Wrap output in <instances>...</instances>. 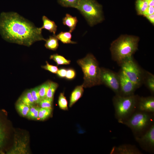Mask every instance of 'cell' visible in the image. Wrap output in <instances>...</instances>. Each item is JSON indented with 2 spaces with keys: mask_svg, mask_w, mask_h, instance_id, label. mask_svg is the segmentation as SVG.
<instances>
[{
  "mask_svg": "<svg viewBox=\"0 0 154 154\" xmlns=\"http://www.w3.org/2000/svg\"><path fill=\"white\" fill-rule=\"evenodd\" d=\"M0 34L6 41L29 46L35 42L46 40L40 28L17 13H1Z\"/></svg>",
  "mask_w": 154,
  "mask_h": 154,
  "instance_id": "cell-1",
  "label": "cell"
},
{
  "mask_svg": "<svg viewBox=\"0 0 154 154\" xmlns=\"http://www.w3.org/2000/svg\"><path fill=\"white\" fill-rule=\"evenodd\" d=\"M139 37L121 36L111 43L110 48L112 58L119 65L126 59L133 56L138 50Z\"/></svg>",
  "mask_w": 154,
  "mask_h": 154,
  "instance_id": "cell-2",
  "label": "cell"
},
{
  "mask_svg": "<svg viewBox=\"0 0 154 154\" xmlns=\"http://www.w3.org/2000/svg\"><path fill=\"white\" fill-rule=\"evenodd\" d=\"M77 63L84 73V87L90 88L101 84V68L92 54H87L84 58L78 60Z\"/></svg>",
  "mask_w": 154,
  "mask_h": 154,
  "instance_id": "cell-3",
  "label": "cell"
},
{
  "mask_svg": "<svg viewBox=\"0 0 154 154\" xmlns=\"http://www.w3.org/2000/svg\"><path fill=\"white\" fill-rule=\"evenodd\" d=\"M139 96L134 94L127 96L116 94L113 97L115 116L119 123H122L135 112Z\"/></svg>",
  "mask_w": 154,
  "mask_h": 154,
  "instance_id": "cell-4",
  "label": "cell"
},
{
  "mask_svg": "<svg viewBox=\"0 0 154 154\" xmlns=\"http://www.w3.org/2000/svg\"><path fill=\"white\" fill-rule=\"evenodd\" d=\"M93 26L104 20L102 6L96 0H80L76 8Z\"/></svg>",
  "mask_w": 154,
  "mask_h": 154,
  "instance_id": "cell-5",
  "label": "cell"
},
{
  "mask_svg": "<svg viewBox=\"0 0 154 154\" xmlns=\"http://www.w3.org/2000/svg\"><path fill=\"white\" fill-rule=\"evenodd\" d=\"M138 110L135 112L122 123L130 128L135 134L145 131L152 124L153 115Z\"/></svg>",
  "mask_w": 154,
  "mask_h": 154,
  "instance_id": "cell-6",
  "label": "cell"
},
{
  "mask_svg": "<svg viewBox=\"0 0 154 154\" xmlns=\"http://www.w3.org/2000/svg\"><path fill=\"white\" fill-rule=\"evenodd\" d=\"M119 66L137 89L141 86L144 70L140 67L133 56L126 59Z\"/></svg>",
  "mask_w": 154,
  "mask_h": 154,
  "instance_id": "cell-7",
  "label": "cell"
},
{
  "mask_svg": "<svg viewBox=\"0 0 154 154\" xmlns=\"http://www.w3.org/2000/svg\"><path fill=\"white\" fill-rule=\"evenodd\" d=\"M100 79L101 84H104L113 91L116 95H119L120 81L118 73L108 68H101Z\"/></svg>",
  "mask_w": 154,
  "mask_h": 154,
  "instance_id": "cell-8",
  "label": "cell"
},
{
  "mask_svg": "<svg viewBox=\"0 0 154 154\" xmlns=\"http://www.w3.org/2000/svg\"><path fill=\"white\" fill-rule=\"evenodd\" d=\"M135 139L143 149L153 152L154 149V125L152 124L141 135L136 136Z\"/></svg>",
  "mask_w": 154,
  "mask_h": 154,
  "instance_id": "cell-9",
  "label": "cell"
},
{
  "mask_svg": "<svg viewBox=\"0 0 154 154\" xmlns=\"http://www.w3.org/2000/svg\"><path fill=\"white\" fill-rule=\"evenodd\" d=\"M120 81L119 94L123 96H127L134 94L136 87L130 80L124 72L121 69L118 72Z\"/></svg>",
  "mask_w": 154,
  "mask_h": 154,
  "instance_id": "cell-10",
  "label": "cell"
},
{
  "mask_svg": "<svg viewBox=\"0 0 154 154\" xmlns=\"http://www.w3.org/2000/svg\"><path fill=\"white\" fill-rule=\"evenodd\" d=\"M137 109L138 110L153 113L154 112V97L153 96L140 97L138 99Z\"/></svg>",
  "mask_w": 154,
  "mask_h": 154,
  "instance_id": "cell-11",
  "label": "cell"
},
{
  "mask_svg": "<svg viewBox=\"0 0 154 154\" xmlns=\"http://www.w3.org/2000/svg\"><path fill=\"white\" fill-rule=\"evenodd\" d=\"M112 154H141V152L134 145L125 144L113 147L110 152Z\"/></svg>",
  "mask_w": 154,
  "mask_h": 154,
  "instance_id": "cell-12",
  "label": "cell"
},
{
  "mask_svg": "<svg viewBox=\"0 0 154 154\" xmlns=\"http://www.w3.org/2000/svg\"><path fill=\"white\" fill-rule=\"evenodd\" d=\"M26 139L15 137L13 147L7 153L8 154H26L27 153Z\"/></svg>",
  "mask_w": 154,
  "mask_h": 154,
  "instance_id": "cell-13",
  "label": "cell"
},
{
  "mask_svg": "<svg viewBox=\"0 0 154 154\" xmlns=\"http://www.w3.org/2000/svg\"><path fill=\"white\" fill-rule=\"evenodd\" d=\"M143 84L153 95L154 94V75L153 74L146 70H144L143 78Z\"/></svg>",
  "mask_w": 154,
  "mask_h": 154,
  "instance_id": "cell-14",
  "label": "cell"
},
{
  "mask_svg": "<svg viewBox=\"0 0 154 154\" xmlns=\"http://www.w3.org/2000/svg\"><path fill=\"white\" fill-rule=\"evenodd\" d=\"M43 25L40 27L41 30L44 29L55 35L57 26L55 22L49 19L47 17L43 16L42 17Z\"/></svg>",
  "mask_w": 154,
  "mask_h": 154,
  "instance_id": "cell-15",
  "label": "cell"
},
{
  "mask_svg": "<svg viewBox=\"0 0 154 154\" xmlns=\"http://www.w3.org/2000/svg\"><path fill=\"white\" fill-rule=\"evenodd\" d=\"M78 22V20L76 17L72 16L68 13L66 14L62 19L63 24L69 28V31L71 33L75 29Z\"/></svg>",
  "mask_w": 154,
  "mask_h": 154,
  "instance_id": "cell-16",
  "label": "cell"
},
{
  "mask_svg": "<svg viewBox=\"0 0 154 154\" xmlns=\"http://www.w3.org/2000/svg\"><path fill=\"white\" fill-rule=\"evenodd\" d=\"M83 85L77 86L72 92L70 96L69 106L72 107L82 97L84 90Z\"/></svg>",
  "mask_w": 154,
  "mask_h": 154,
  "instance_id": "cell-17",
  "label": "cell"
},
{
  "mask_svg": "<svg viewBox=\"0 0 154 154\" xmlns=\"http://www.w3.org/2000/svg\"><path fill=\"white\" fill-rule=\"evenodd\" d=\"M45 44V47L48 49L53 50H56L59 46L58 40L55 35L50 36L47 39H46Z\"/></svg>",
  "mask_w": 154,
  "mask_h": 154,
  "instance_id": "cell-18",
  "label": "cell"
},
{
  "mask_svg": "<svg viewBox=\"0 0 154 154\" xmlns=\"http://www.w3.org/2000/svg\"><path fill=\"white\" fill-rule=\"evenodd\" d=\"M71 33L68 32H61L56 35L58 40L64 44H76V42L71 40Z\"/></svg>",
  "mask_w": 154,
  "mask_h": 154,
  "instance_id": "cell-19",
  "label": "cell"
},
{
  "mask_svg": "<svg viewBox=\"0 0 154 154\" xmlns=\"http://www.w3.org/2000/svg\"><path fill=\"white\" fill-rule=\"evenodd\" d=\"M19 100L30 107L35 103L33 98L30 90L25 92L20 98Z\"/></svg>",
  "mask_w": 154,
  "mask_h": 154,
  "instance_id": "cell-20",
  "label": "cell"
},
{
  "mask_svg": "<svg viewBox=\"0 0 154 154\" xmlns=\"http://www.w3.org/2000/svg\"><path fill=\"white\" fill-rule=\"evenodd\" d=\"M16 107L19 113L23 116H27L30 109V107L19 100Z\"/></svg>",
  "mask_w": 154,
  "mask_h": 154,
  "instance_id": "cell-21",
  "label": "cell"
},
{
  "mask_svg": "<svg viewBox=\"0 0 154 154\" xmlns=\"http://www.w3.org/2000/svg\"><path fill=\"white\" fill-rule=\"evenodd\" d=\"M50 58L54 60L57 65L69 64L70 62V60L66 59L63 56L57 54L51 55Z\"/></svg>",
  "mask_w": 154,
  "mask_h": 154,
  "instance_id": "cell-22",
  "label": "cell"
},
{
  "mask_svg": "<svg viewBox=\"0 0 154 154\" xmlns=\"http://www.w3.org/2000/svg\"><path fill=\"white\" fill-rule=\"evenodd\" d=\"M148 6L147 3L144 0H137L136 3V8L137 14L143 15Z\"/></svg>",
  "mask_w": 154,
  "mask_h": 154,
  "instance_id": "cell-23",
  "label": "cell"
},
{
  "mask_svg": "<svg viewBox=\"0 0 154 154\" xmlns=\"http://www.w3.org/2000/svg\"><path fill=\"white\" fill-rule=\"evenodd\" d=\"M50 82L48 81L39 86V92L41 100L46 98Z\"/></svg>",
  "mask_w": 154,
  "mask_h": 154,
  "instance_id": "cell-24",
  "label": "cell"
},
{
  "mask_svg": "<svg viewBox=\"0 0 154 154\" xmlns=\"http://www.w3.org/2000/svg\"><path fill=\"white\" fill-rule=\"evenodd\" d=\"M80 0H57L61 6L66 7L76 8Z\"/></svg>",
  "mask_w": 154,
  "mask_h": 154,
  "instance_id": "cell-25",
  "label": "cell"
},
{
  "mask_svg": "<svg viewBox=\"0 0 154 154\" xmlns=\"http://www.w3.org/2000/svg\"><path fill=\"white\" fill-rule=\"evenodd\" d=\"M52 108H40L38 114V119L44 120L48 118L51 114Z\"/></svg>",
  "mask_w": 154,
  "mask_h": 154,
  "instance_id": "cell-26",
  "label": "cell"
},
{
  "mask_svg": "<svg viewBox=\"0 0 154 154\" xmlns=\"http://www.w3.org/2000/svg\"><path fill=\"white\" fill-rule=\"evenodd\" d=\"M58 86L56 83L51 81L45 98L53 99L54 93Z\"/></svg>",
  "mask_w": 154,
  "mask_h": 154,
  "instance_id": "cell-27",
  "label": "cell"
},
{
  "mask_svg": "<svg viewBox=\"0 0 154 154\" xmlns=\"http://www.w3.org/2000/svg\"><path fill=\"white\" fill-rule=\"evenodd\" d=\"M30 107L29 110L26 116L32 119H38V112L40 108L34 106V105Z\"/></svg>",
  "mask_w": 154,
  "mask_h": 154,
  "instance_id": "cell-28",
  "label": "cell"
},
{
  "mask_svg": "<svg viewBox=\"0 0 154 154\" xmlns=\"http://www.w3.org/2000/svg\"><path fill=\"white\" fill-rule=\"evenodd\" d=\"M58 104L60 108L63 110L68 109V102L64 93H60L58 100Z\"/></svg>",
  "mask_w": 154,
  "mask_h": 154,
  "instance_id": "cell-29",
  "label": "cell"
},
{
  "mask_svg": "<svg viewBox=\"0 0 154 154\" xmlns=\"http://www.w3.org/2000/svg\"><path fill=\"white\" fill-rule=\"evenodd\" d=\"M4 125L0 121V151L3 146L6 137V133Z\"/></svg>",
  "mask_w": 154,
  "mask_h": 154,
  "instance_id": "cell-30",
  "label": "cell"
},
{
  "mask_svg": "<svg viewBox=\"0 0 154 154\" xmlns=\"http://www.w3.org/2000/svg\"><path fill=\"white\" fill-rule=\"evenodd\" d=\"M33 98L35 104H39L41 101L39 92V86L30 90Z\"/></svg>",
  "mask_w": 154,
  "mask_h": 154,
  "instance_id": "cell-31",
  "label": "cell"
},
{
  "mask_svg": "<svg viewBox=\"0 0 154 154\" xmlns=\"http://www.w3.org/2000/svg\"><path fill=\"white\" fill-rule=\"evenodd\" d=\"M53 99L45 98L39 103L41 108H52Z\"/></svg>",
  "mask_w": 154,
  "mask_h": 154,
  "instance_id": "cell-32",
  "label": "cell"
},
{
  "mask_svg": "<svg viewBox=\"0 0 154 154\" xmlns=\"http://www.w3.org/2000/svg\"><path fill=\"white\" fill-rule=\"evenodd\" d=\"M41 67L44 70L54 74H56L58 70L57 66L49 64L47 61H46V65L42 66Z\"/></svg>",
  "mask_w": 154,
  "mask_h": 154,
  "instance_id": "cell-33",
  "label": "cell"
},
{
  "mask_svg": "<svg viewBox=\"0 0 154 154\" xmlns=\"http://www.w3.org/2000/svg\"><path fill=\"white\" fill-rule=\"evenodd\" d=\"M76 76V72L74 70L69 68L67 70L65 77L68 79H74Z\"/></svg>",
  "mask_w": 154,
  "mask_h": 154,
  "instance_id": "cell-34",
  "label": "cell"
},
{
  "mask_svg": "<svg viewBox=\"0 0 154 154\" xmlns=\"http://www.w3.org/2000/svg\"><path fill=\"white\" fill-rule=\"evenodd\" d=\"M154 7L153 6H148L143 13V15L145 16L154 14Z\"/></svg>",
  "mask_w": 154,
  "mask_h": 154,
  "instance_id": "cell-35",
  "label": "cell"
},
{
  "mask_svg": "<svg viewBox=\"0 0 154 154\" xmlns=\"http://www.w3.org/2000/svg\"><path fill=\"white\" fill-rule=\"evenodd\" d=\"M67 70L64 68H61L59 70L57 73V75L60 77L64 78L65 77Z\"/></svg>",
  "mask_w": 154,
  "mask_h": 154,
  "instance_id": "cell-36",
  "label": "cell"
},
{
  "mask_svg": "<svg viewBox=\"0 0 154 154\" xmlns=\"http://www.w3.org/2000/svg\"><path fill=\"white\" fill-rule=\"evenodd\" d=\"M152 24H154V14L147 15L145 16Z\"/></svg>",
  "mask_w": 154,
  "mask_h": 154,
  "instance_id": "cell-37",
  "label": "cell"
},
{
  "mask_svg": "<svg viewBox=\"0 0 154 154\" xmlns=\"http://www.w3.org/2000/svg\"><path fill=\"white\" fill-rule=\"evenodd\" d=\"M147 3L149 6H154V1L151 0H144Z\"/></svg>",
  "mask_w": 154,
  "mask_h": 154,
  "instance_id": "cell-38",
  "label": "cell"
},
{
  "mask_svg": "<svg viewBox=\"0 0 154 154\" xmlns=\"http://www.w3.org/2000/svg\"><path fill=\"white\" fill-rule=\"evenodd\" d=\"M152 1H154V0H151Z\"/></svg>",
  "mask_w": 154,
  "mask_h": 154,
  "instance_id": "cell-39",
  "label": "cell"
}]
</instances>
